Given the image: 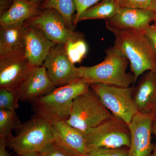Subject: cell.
I'll return each mask as SVG.
<instances>
[{
	"instance_id": "1",
	"label": "cell",
	"mask_w": 156,
	"mask_h": 156,
	"mask_svg": "<svg viewBox=\"0 0 156 156\" xmlns=\"http://www.w3.org/2000/svg\"><path fill=\"white\" fill-rule=\"evenodd\" d=\"M114 36V46L128 59L134 83L147 71L156 72V51L142 30L110 29Z\"/></svg>"
},
{
	"instance_id": "2",
	"label": "cell",
	"mask_w": 156,
	"mask_h": 156,
	"mask_svg": "<svg viewBox=\"0 0 156 156\" xmlns=\"http://www.w3.org/2000/svg\"><path fill=\"white\" fill-rule=\"evenodd\" d=\"M104 60L92 66L78 67L79 78L88 84L101 83L128 87L134 83V75L127 73V58L114 46L105 50Z\"/></svg>"
},
{
	"instance_id": "3",
	"label": "cell",
	"mask_w": 156,
	"mask_h": 156,
	"mask_svg": "<svg viewBox=\"0 0 156 156\" xmlns=\"http://www.w3.org/2000/svg\"><path fill=\"white\" fill-rule=\"evenodd\" d=\"M89 89V84L83 80L76 79L36 99L31 102L32 107L35 113L52 123L66 121L69 118L75 98Z\"/></svg>"
},
{
	"instance_id": "4",
	"label": "cell",
	"mask_w": 156,
	"mask_h": 156,
	"mask_svg": "<svg viewBox=\"0 0 156 156\" xmlns=\"http://www.w3.org/2000/svg\"><path fill=\"white\" fill-rule=\"evenodd\" d=\"M16 131V135L7 138V145L18 155L41 152L53 142L52 123L36 113Z\"/></svg>"
},
{
	"instance_id": "5",
	"label": "cell",
	"mask_w": 156,
	"mask_h": 156,
	"mask_svg": "<svg viewBox=\"0 0 156 156\" xmlns=\"http://www.w3.org/2000/svg\"><path fill=\"white\" fill-rule=\"evenodd\" d=\"M114 116L90 89L75 98L66 122L85 133Z\"/></svg>"
},
{
	"instance_id": "6",
	"label": "cell",
	"mask_w": 156,
	"mask_h": 156,
	"mask_svg": "<svg viewBox=\"0 0 156 156\" xmlns=\"http://www.w3.org/2000/svg\"><path fill=\"white\" fill-rule=\"evenodd\" d=\"M89 87L113 115L127 125L138 113L133 100L134 86L125 87L92 83Z\"/></svg>"
},
{
	"instance_id": "7",
	"label": "cell",
	"mask_w": 156,
	"mask_h": 156,
	"mask_svg": "<svg viewBox=\"0 0 156 156\" xmlns=\"http://www.w3.org/2000/svg\"><path fill=\"white\" fill-rule=\"evenodd\" d=\"M88 153L99 147L129 148L131 134L127 124L114 116L85 133Z\"/></svg>"
},
{
	"instance_id": "8",
	"label": "cell",
	"mask_w": 156,
	"mask_h": 156,
	"mask_svg": "<svg viewBox=\"0 0 156 156\" xmlns=\"http://www.w3.org/2000/svg\"><path fill=\"white\" fill-rule=\"evenodd\" d=\"M153 113L138 112L128 125L131 134L128 156H151L154 146L151 142Z\"/></svg>"
},
{
	"instance_id": "9",
	"label": "cell",
	"mask_w": 156,
	"mask_h": 156,
	"mask_svg": "<svg viewBox=\"0 0 156 156\" xmlns=\"http://www.w3.org/2000/svg\"><path fill=\"white\" fill-rule=\"evenodd\" d=\"M43 66L50 80L56 87H62L79 79L78 67L68 58L64 44L55 45L50 50Z\"/></svg>"
},
{
	"instance_id": "10",
	"label": "cell",
	"mask_w": 156,
	"mask_h": 156,
	"mask_svg": "<svg viewBox=\"0 0 156 156\" xmlns=\"http://www.w3.org/2000/svg\"><path fill=\"white\" fill-rule=\"evenodd\" d=\"M27 23L41 31L56 44H64L77 33L67 27L61 14L54 9L44 10Z\"/></svg>"
},
{
	"instance_id": "11",
	"label": "cell",
	"mask_w": 156,
	"mask_h": 156,
	"mask_svg": "<svg viewBox=\"0 0 156 156\" xmlns=\"http://www.w3.org/2000/svg\"><path fill=\"white\" fill-rule=\"evenodd\" d=\"M53 142L73 156H87L85 134L72 127L65 121L52 123Z\"/></svg>"
},
{
	"instance_id": "12",
	"label": "cell",
	"mask_w": 156,
	"mask_h": 156,
	"mask_svg": "<svg viewBox=\"0 0 156 156\" xmlns=\"http://www.w3.org/2000/svg\"><path fill=\"white\" fill-rule=\"evenodd\" d=\"M33 67L24 54L0 57V89L16 90Z\"/></svg>"
},
{
	"instance_id": "13",
	"label": "cell",
	"mask_w": 156,
	"mask_h": 156,
	"mask_svg": "<svg viewBox=\"0 0 156 156\" xmlns=\"http://www.w3.org/2000/svg\"><path fill=\"white\" fill-rule=\"evenodd\" d=\"M44 66L33 67L16 90L20 100L32 102L56 89Z\"/></svg>"
},
{
	"instance_id": "14",
	"label": "cell",
	"mask_w": 156,
	"mask_h": 156,
	"mask_svg": "<svg viewBox=\"0 0 156 156\" xmlns=\"http://www.w3.org/2000/svg\"><path fill=\"white\" fill-rule=\"evenodd\" d=\"M55 45L41 31L28 23L25 24L24 56L33 67L43 66Z\"/></svg>"
},
{
	"instance_id": "15",
	"label": "cell",
	"mask_w": 156,
	"mask_h": 156,
	"mask_svg": "<svg viewBox=\"0 0 156 156\" xmlns=\"http://www.w3.org/2000/svg\"><path fill=\"white\" fill-rule=\"evenodd\" d=\"M156 20L152 12L147 9L120 8L113 17L105 21L108 30L135 29L143 31Z\"/></svg>"
},
{
	"instance_id": "16",
	"label": "cell",
	"mask_w": 156,
	"mask_h": 156,
	"mask_svg": "<svg viewBox=\"0 0 156 156\" xmlns=\"http://www.w3.org/2000/svg\"><path fill=\"white\" fill-rule=\"evenodd\" d=\"M133 100L138 112L149 113L156 106V72L144 73L134 87Z\"/></svg>"
},
{
	"instance_id": "17",
	"label": "cell",
	"mask_w": 156,
	"mask_h": 156,
	"mask_svg": "<svg viewBox=\"0 0 156 156\" xmlns=\"http://www.w3.org/2000/svg\"><path fill=\"white\" fill-rule=\"evenodd\" d=\"M25 23L1 27L0 57L24 54Z\"/></svg>"
},
{
	"instance_id": "18",
	"label": "cell",
	"mask_w": 156,
	"mask_h": 156,
	"mask_svg": "<svg viewBox=\"0 0 156 156\" xmlns=\"http://www.w3.org/2000/svg\"><path fill=\"white\" fill-rule=\"evenodd\" d=\"M37 4L30 0H13L8 10L1 15V27L25 23L41 13Z\"/></svg>"
},
{
	"instance_id": "19",
	"label": "cell",
	"mask_w": 156,
	"mask_h": 156,
	"mask_svg": "<svg viewBox=\"0 0 156 156\" xmlns=\"http://www.w3.org/2000/svg\"><path fill=\"white\" fill-rule=\"evenodd\" d=\"M119 9L117 0H102L83 12L74 21V25L88 20L103 19L106 21L113 17Z\"/></svg>"
},
{
	"instance_id": "20",
	"label": "cell",
	"mask_w": 156,
	"mask_h": 156,
	"mask_svg": "<svg viewBox=\"0 0 156 156\" xmlns=\"http://www.w3.org/2000/svg\"><path fill=\"white\" fill-rule=\"evenodd\" d=\"M41 9H52L59 13L64 19L66 26L73 30L74 25V14L76 11L75 0H45Z\"/></svg>"
},
{
	"instance_id": "21",
	"label": "cell",
	"mask_w": 156,
	"mask_h": 156,
	"mask_svg": "<svg viewBox=\"0 0 156 156\" xmlns=\"http://www.w3.org/2000/svg\"><path fill=\"white\" fill-rule=\"evenodd\" d=\"M64 47L68 58L74 65L81 63L88 52L87 42L82 35L78 33L64 44Z\"/></svg>"
},
{
	"instance_id": "22",
	"label": "cell",
	"mask_w": 156,
	"mask_h": 156,
	"mask_svg": "<svg viewBox=\"0 0 156 156\" xmlns=\"http://www.w3.org/2000/svg\"><path fill=\"white\" fill-rule=\"evenodd\" d=\"M20 124L16 111L0 109V138L7 139Z\"/></svg>"
},
{
	"instance_id": "23",
	"label": "cell",
	"mask_w": 156,
	"mask_h": 156,
	"mask_svg": "<svg viewBox=\"0 0 156 156\" xmlns=\"http://www.w3.org/2000/svg\"><path fill=\"white\" fill-rule=\"evenodd\" d=\"M19 100L16 90L0 89V109L16 111L19 107Z\"/></svg>"
},
{
	"instance_id": "24",
	"label": "cell",
	"mask_w": 156,
	"mask_h": 156,
	"mask_svg": "<svg viewBox=\"0 0 156 156\" xmlns=\"http://www.w3.org/2000/svg\"><path fill=\"white\" fill-rule=\"evenodd\" d=\"M87 156H128V148H98L89 152Z\"/></svg>"
},
{
	"instance_id": "25",
	"label": "cell",
	"mask_w": 156,
	"mask_h": 156,
	"mask_svg": "<svg viewBox=\"0 0 156 156\" xmlns=\"http://www.w3.org/2000/svg\"><path fill=\"white\" fill-rule=\"evenodd\" d=\"M120 8L148 10L151 0H117Z\"/></svg>"
},
{
	"instance_id": "26",
	"label": "cell",
	"mask_w": 156,
	"mask_h": 156,
	"mask_svg": "<svg viewBox=\"0 0 156 156\" xmlns=\"http://www.w3.org/2000/svg\"><path fill=\"white\" fill-rule=\"evenodd\" d=\"M40 153L41 156H73L59 147L54 142L47 146Z\"/></svg>"
},
{
	"instance_id": "27",
	"label": "cell",
	"mask_w": 156,
	"mask_h": 156,
	"mask_svg": "<svg viewBox=\"0 0 156 156\" xmlns=\"http://www.w3.org/2000/svg\"><path fill=\"white\" fill-rule=\"evenodd\" d=\"M102 0H75L76 11L74 18V22L84 11L92 7L95 4Z\"/></svg>"
},
{
	"instance_id": "28",
	"label": "cell",
	"mask_w": 156,
	"mask_h": 156,
	"mask_svg": "<svg viewBox=\"0 0 156 156\" xmlns=\"http://www.w3.org/2000/svg\"><path fill=\"white\" fill-rule=\"evenodd\" d=\"M144 32L150 40L156 51V21L148 26Z\"/></svg>"
},
{
	"instance_id": "29",
	"label": "cell",
	"mask_w": 156,
	"mask_h": 156,
	"mask_svg": "<svg viewBox=\"0 0 156 156\" xmlns=\"http://www.w3.org/2000/svg\"><path fill=\"white\" fill-rule=\"evenodd\" d=\"M7 145V139L0 138V156H9V153L6 149Z\"/></svg>"
},
{
	"instance_id": "30",
	"label": "cell",
	"mask_w": 156,
	"mask_h": 156,
	"mask_svg": "<svg viewBox=\"0 0 156 156\" xmlns=\"http://www.w3.org/2000/svg\"><path fill=\"white\" fill-rule=\"evenodd\" d=\"M9 0H0V13L1 15L7 10L9 5Z\"/></svg>"
},
{
	"instance_id": "31",
	"label": "cell",
	"mask_w": 156,
	"mask_h": 156,
	"mask_svg": "<svg viewBox=\"0 0 156 156\" xmlns=\"http://www.w3.org/2000/svg\"><path fill=\"white\" fill-rule=\"evenodd\" d=\"M148 10L153 13L156 17V0H151Z\"/></svg>"
},
{
	"instance_id": "32",
	"label": "cell",
	"mask_w": 156,
	"mask_h": 156,
	"mask_svg": "<svg viewBox=\"0 0 156 156\" xmlns=\"http://www.w3.org/2000/svg\"><path fill=\"white\" fill-rule=\"evenodd\" d=\"M155 117V116H154ZM153 133L154 134L155 136L156 144L155 146L154 147L153 152L151 154V156H156V118L155 117L154 119L153 125Z\"/></svg>"
},
{
	"instance_id": "33",
	"label": "cell",
	"mask_w": 156,
	"mask_h": 156,
	"mask_svg": "<svg viewBox=\"0 0 156 156\" xmlns=\"http://www.w3.org/2000/svg\"><path fill=\"white\" fill-rule=\"evenodd\" d=\"M18 156H41V154L39 152H34L24 154L18 155Z\"/></svg>"
},
{
	"instance_id": "34",
	"label": "cell",
	"mask_w": 156,
	"mask_h": 156,
	"mask_svg": "<svg viewBox=\"0 0 156 156\" xmlns=\"http://www.w3.org/2000/svg\"><path fill=\"white\" fill-rule=\"evenodd\" d=\"M152 112L153 113L155 117H156V106H155L154 107V108L152 110Z\"/></svg>"
},
{
	"instance_id": "35",
	"label": "cell",
	"mask_w": 156,
	"mask_h": 156,
	"mask_svg": "<svg viewBox=\"0 0 156 156\" xmlns=\"http://www.w3.org/2000/svg\"><path fill=\"white\" fill-rule=\"evenodd\" d=\"M30 1H31V2H33L37 4L39 2H40V1H42V0H30Z\"/></svg>"
}]
</instances>
